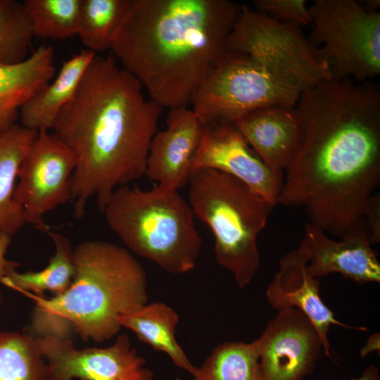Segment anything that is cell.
Returning <instances> with one entry per match:
<instances>
[{"instance_id": "cell-1", "label": "cell", "mask_w": 380, "mask_h": 380, "mask_svg": "<svg viewBox=\"0 0 380 380\" xmlns=\"http://www.w3.org/2000/svg\"><path fill=\"white\" fill-rule=\"evenodd\" d=\"M295 108L300 136L277 203L303 208L310 223L341 238L363 221L380 184L379 85L331 77Z\"/></svg>"}, {"instance_id": "cell-2", "label": "cell", "mask_w": 380, "mask_h": 380, "mask_svg": "<svg viewBox=\"0 0 380 380\" xmlns=\"http://www.w3.org/2000/svg\"><path fill=\"white\" fill-rule=\"evenodd\" d=\"M143 88L113 55L96 54L58 115L53 132L76 158L70 183L76 218L91 198L103 211L115 189L145 175L163 107L146 99Z\"/></svg>"}, {"instance_id": "cell-3", "label": "cell", "mask_w": 380, "mask_h": 380, "mask_svg": "<svg viewBox=\"0 0 380 380\" xmlns=\"http://www.w3.org/2000/svg\"><path fill=\"white\" fill-rule=\"evenodd\" d=\"M241 8L229 0H133L110 50L151 99L187 107L226 51Z\"/></svg>"}, {"instance_id": "cell-4", "label": "cell", "mask_w": 380, "mask_h": 380, "mask_svg": "<svg viewBox=\"0 0 380 380\" xmlns=\"http://www.w3.org/2000/svg\"><path fill=\"white\" fill-rule=\"evenodd\" d=\"M330 78L328 65L302 29L241 5L226 51L190 104L205 126L234 124L258 108L295 107L305 90Z\"/></svg>"}, {"instance_id": "cell-5", "label": "cell", "mask_w": 380, "mask_h": 380, "mask_svg": "<svg viewBox=\"0 0 380 380\" xmlns=\"http://www.w3.org/2000/svg\"><path fill=\"white\" fill-rule=\"evenodd\" d=\"M75 275L69 289L46 298L20 291L35 303L32 329L41 338L101 343L120 330L118 318L147 304V278L125 248L103 241H85L73 250Z\"/></svg>"}, {"instance_id": "cell-6", "label": "cell", "mask_w": 380, "mask_h": 380, "mask_svg": "<svg viewBox=\"0 0 380 380\" xmlns=\"http://www.w3.org/2000/svg\"><path fill=\"white\" fill-rule=\"evenodd\" d=\"M103 212L110 228L138 255L175 274L195 267L202 238L191 205L178 191L120 186Z\"/></svg>"}, {"instance_id": "cell-7", "label": "cell", "mask_w": 380, "mask_h": 380, "mask_svg": "<svg viewBox=\"0 0 380 380\" xmlns=\"http://www.w3.org/2000/svg\"><path fill=\"white\" fill-rule=\"evenodd\" d=\"M188 184L189 203L214 235L217 262L244 288L260 267L258 236L274 205L241 181L214 169L194 172Z\"/></svg>"}, {"instance_id": "cell-8", "label": "cell", "mask_w": 380, "mask_h": 380, "mask_svg": "<svg viewBox=\"0 0 380 380\" xmlns=\"http://www.w3.org/2000/svg\"><path fill=\"white\" fill-rule=\"evenodd\" d=\"M307 37L331 77L372 81L380 74V13L355 0H315Z\"/></svg>"}, {"instance_id": "cell-9", "label": "cell", "mask_w": 380, "mask_h": 380, "mask_svg": "<svg viewBox=\"0 0 380 380\" xmlns=\"http://www.w3.org/2000/svg\"><path fill=\"white\" fill-rule=\"evenodd\" d=\"M76 158L53 132L38 131L21 163L14 200L22 208L26 223L49 230L44 215L71 200L70 183Z\"/></svg>"}, {"instance_id": "cell-10", "label": "cell", "mask_w": 380, "mask_h": 380, "mask_svg": "<svg viewBox=\"0 0 380 380\" xmlns=\"http://www.w3.org/2000/svg\"><path fill=\"white\" fill-rule=\"evenodd\" d=\"M48 360L46 380H152L146 360L131 346L127 334L108 347L77 349L70 338H37Z\"/></svg>"}, {"instance_id": "cell-11", "label": "cell", "mask_w": 380, "mask_h": 380, "mask_svg": "<svg viewBox=\"0 0 380 380\" xmlns=\"http://www.w3.org/2000/svg\"><path fill=\"white\" fill-rule=\"evenodd\" d=\"M255 341L262 380H304L324 351L318 331L296 308L277 312Z\"/></svg>"}, {"instance_id": "cell-12", "label": "cell", "mask_w": 380, "mask_h": 380, "mask_svg": "<svg viewBox=\"0 0 380 380\" xmlns=\"http://www.w3.org/2000/svg\"><path fill=\"white\" fill-rule=\"evenodd\" d=\"M203 168L234 177L272 205L277 203L284 173L272 170L232 123L204 125L191 175Z\"/></svg>"}, {"instance_id": "cell-13", "label": "cell", "mask_w": 380, "mask_h": 380, "mask_svg": "<svg viewBox=\"0 0 380 380\" xmlns=\"http://www.w3.org/2000/svg\"><path fill=\"white\" fill-rule=\"evenodd\" d=\"M298 249L306 257L312 275L319 279L338 273L358 284L380 281V262L372 248L364 221L340 241L308 222Z\"/></svg>"}, {"instance_id": "cell-14", "label": "cell", "mask_w": 380, "mask_h": 380, "mask_svg": "<svg viewBox=\"0 0 380 380\" xmlns=\"http://www.w3.org/2000/svg\"><path fill=\"white\" fill-rule=\"evenodd\" d=\"M203 129L192 109H170L165 129L151 139L146 160L145 175L157 182V189L178 191L189 183Z\"/></svg>"}, {"instance_id": "cell-15", "label": "cell", "mask_w": 380, "mask_h": 380, "mask_svg": "<svg viewBox=\"0 0 380 380\" xmlns=\"http://www.w3.org/2000/svg\"><path fill=\"white\" fill-rule=\"evenodd\" d=\"M266 296L269 304L277 312L291 308L302 311L318 331L324 353L328 356L331 349L328 333L331 326L367 329L363 327L348 326L336 319L320 296L319 279L310 272L308 260L298 248L279 260V270L267 289Z\"/></svg>"}, {"instance_id": "cell-16", "label": "cell", "mask_w": 380, "mask_h": 380, "mask_svg": "<svg viewBox=\"0 0 380 380\" xmlns=\"http://www.w3.org/2000/svg\"><path fill=\"white\" fill-rule=\"evenodd\" d=\"M234 125L272 170L284 173L300 136L295 107L275 106L258 108Z\"/></svg>"}, {"instance_id": "cell-17", "label": "cell", "mask_w": 380, "mask_h": 380, "mask_svg": "<svg viewBox=\"0 0 380 380\" xmlns=\"http://www.w3.org/2000/svg\"><path fill=\"white\" fill-rule=\"evenodd\" d=\"M53 51L41 45L23 62L0 63V133L16 123L24 103L54 77Z\"/></svg>"}, {"instance_id": "cell-18", "label": "cell", "mask_w": 380, "mask_h": 380, "mask_svg": "<svg viewBox=\"0 0 380 380\" xmlns=\"http://www.w3.org/2000/svg\"><path fill=\"white\" fill-rule=\"evenodd\" d=\"M96 54L84 49L66 61L53 80L22 106L19 113L21 125L37 132L52 129L58 115L73 97Z\"/></svg>"}, {"instance_id": "cell-19", "label": "cell", "mask_w": 380, "mask_h": 380, "mask_svg": "<svg viewBox=\"0 0 380 380\" xmlns=\"http://www.w3.org/2000/svg\"><path fill=\"white\" fill-rule=\"evenodd\" d=\"M37 133L18 124L0 133V233L11 237L26 223L14 190L19 167Z\"/></svg>"}, {"instance_id": "cell-20", "label": "cell", "mask_w": 380, "mask_h": 380, "mask_svg": "<svg viewBox=\"0 0 380 380\" xmlns=\"http://www.w3.org/2000/svg\"><path fill=\"white\" fill-rule=\"evenodd\" d=\"M179 317L168 305L154 302L118 318L121 327L136 334L138 338L154 350L165 353L180 369L194 376L197 371L175 338Z\"/></svg>"}, {"instance_id": "cell-21", "label": "cell", "mask_w": 380, "mask_h": 380, "mask_svg": "<svg viewBox=\"0 0 380 380\" xmlns=\"http://www.w3.org/2000/svg\"><path fill=\"white\" fill-rule=\"evenodd\" d=\"M46 234L52 239L56 251L49 265L39 272H18L10 269L0 282L18 292L28 291L44 296V291L55 296L64 293L70 286L75 275L73 248L70 241L62 234L49 230Z\"/></svg>"}, {"instance_id": "cell-22", "label": "cell", "mask_w": 380, "mask_h": 380, "mask_svg": "<svg viewBox=\"0 0 380 380\" xmlns=\"http://www.w3.org/2000/svg\"><path fill=\"white\" fill-rule=\"evenodd\" d=\"M133 0H81L77 35L86 49L103 52L127 15Z\"/></svg>"}, {"instance_id": "cell-23", "label": "cell", "mask_w": 380, "mask_h": 380, "mask_svg": "<svg viewBox=\"0 0 380 380\" xmlns=\"http://www.w3.org/2000/svg\"><path fill=\"white\" fill-rule=\"evenodd\" d=\"M193 377L194 380H262L256 341L219 344Z\"/></svg>"}, {"instance_id": "cell-24", "label": "cell", "mask_w": 380, "mask_h": 380, "mask_svg": "<svg viewBox=\"0 0 380 380\" xmlns=\"http://www.w3.org/2000/svg\"><path fill=\"white\" fill-rule=\"evenodd\" d=\"M47 363L34 337L0 331V380H46Z\"/></svg>"}, {"instance_id": "cell-25", "label": "cell", "mask_w": 380, "mask_h": 380, "mask_svg": "<svg viewBox=\"0 0 380 380\" xmlns=\"http://www.w3.org/2000/svg\"><path fill=\"white\" fill-rule=\"evenodd\" d=\"M81 0H25L34 37L67 39L77 35Z\"/></svg>"}, {"instance_id": "cell-26", "label": "cell", "mask_w": 380, "mask_h": 380, "mask_svg": "<svg viewBox=\"0 0 380 380\" xmlns=\"http://www.w3.org/2000/svg\"><path fill=\"white\" fill-rule=\"evenodd\" d=\"M33 37L23 2L0 0V63L16 64L27 58Z\"/></svg>"}, {"instance_id": "cell-27", "label": "cell", "mask_w": 380, "mask_h": 380, "mask_svg": "<svg viewBox=\"0 0 380 380\" xmlns=\"http://www.w3.org/2000/svg\"><path fill=\"white\" fill-rule=\"evenodd\" d=\"M256 11L286 25L302 29L311 24L305 0H255Z\"/></svg>"}, {"instance_id": "cell-28", "label": "cell", "mask_w": 380, "mask_h": 380, "mask_svg": "<svg viewBox=\"0 0 380 380\" xmlns=\"http://www.w3.org/2000/svg\"><path fill=\"white\" fill-rule=\"evenodd\" d=\"M363 221L371 244L380 242V194L375 192L369 199Z\"/></svg>"}, {"instance_id": "cell-29", "label": "cell", "mask_w": 380, "mask_h": 380, "mask_svg": "<svg viewBox=\"0 0 380 380\" xmlns=\"http://www.w3.org/2000/svg\"><path fill=\"white\" fill-rule=\"evenodd\" d=\"M11 236L0 233V279L11 268H15L19 264L6 259V253L10 244Z\"/></svg>"}, {"instance_id": "cell-30", "label": "cell", "mask_w": 380, "mask_h": 380, "mask_svg": "<svg viewBox=\"0 0 380 380\" xmlns=\"http://www.w3.org/2000/svg\"><path fill=\"white\" fill-rule=\"evenodd\" d=\"M374 351H377L378 354H380L379 332L374 333L369 336L365 344L360 349L359 354L362 358H364Z\"/></svg>"}, {"instance_id": "cell-31", "label": "cell", "mask_w": 380, "mask_h": 380, "mask_svg": "<svg viewBox=\"0 0 380 380\" xmlns=\"http://www.w3.org/2000/svg\"><path fill=\"white\" fill-rule=\"evenodd\" d=\"M350 380H380V372L377 366L369 364L362 372L360 376Z\"/></svg>"}, {"instance_id": "cell-32", "label": "cell", "mask_w": 380, "mask_h": 380, "mask_svg": "<svg viewBox=\"0 0 380 380\" xmlns=\"http://www.w3.org/2000/svg\"><path fill=\"white\" fill-rule=\"evenodd\" d=\"M0 302H1V291H0Z\"/></svg>"}]
</instances>
